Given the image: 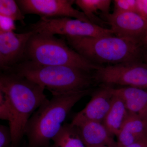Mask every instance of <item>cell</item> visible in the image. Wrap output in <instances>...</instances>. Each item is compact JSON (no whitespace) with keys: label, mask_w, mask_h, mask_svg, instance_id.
Masks as SVG:
<instances>
[{"label":"cell","mask_w":147,"mask_h":147,"mask_svg":"<svg viewBox=\"0 0 147 147\" xmlns=\"http://www.w3.org/2000/svg\"><path fill=\"white\" fill-rule=\"evenodd\" d=\"M44 90L35 82L13 71L1 72L0 91L8 96L13 110V120L9 125L12 134V147H18L25 135L29 119L48 100Z\"/></svg>","instance_id":"1"},{"label":"cell","mask_w":147,"mask_h":147,"mask_svg":"<svg viewBox=\"0 0 147 147\" xmlns=\"http://www.w3.org/2000/svg\"><path fill=\"white\" fill-rule=\"evenodd\" d=\"M92 89L53 96L32 115L27 122L25 135L28 147H49L58 134L74 106L92 92Z\"/></svg>","instance_id":"2"},{"label":"cell","mask_w":147,"mask_h":147,"mask_svg":"<svg viewBox=\"0 0 147 147\" xmlns=\"http://www.w3.org/2000/svg\"><path fill=\"white\" fill-rule=\"evenodd\" d=\"M63 37L70 47L95 64L142 62L147 50L142 42L113 35Z\"/></svg>","instance_id":"3"},{"label":"cell","mask_w":147,"mask_h":147,"mask_svg":"<svg viewBox=\"0 0 147 147\" xmlns=\"http://www.w3.org/2000/svg\"><path fill=\"white\" fill-rule=\"evenodd\" d=\"M7 71L35 82L53 96L90 89L95 82L91 72L67 66L41 65L28 61Z\"/></svg>","instance_id":"4"},{"label":"cell","mask_w":147,"mask_h":147,"mask_svg":"<svg viewBox=\"0 0 147 147\" xmlns=\"http://www.w3.org/2000/svg\"><path fill=\"white\" fill-rule=\"evenodd\" d=\"M24 61L41 65L67 66L89 72L100 67L74 50L64 40L34 32L27 44Z\"/></svg>","instance_id":"5"},{"label":"cell","mask_w":147,"mask_h":147,"mask_svg":"<svg viewBox=\"0 0 147 147\" xmlns=\"http://www.w3.org/2000/svg\"><path fill=\"white\" fill-rule=\"evenodd\" d=\"M30 29V31L36 33L63 36L100 37L114 35L110 29L67 17L40 18L39 21L31 25Z\"/></svg>","instance_id":"6"},{"label":"cell","mask_w":147,"mask_h":147,"mask_svg":"<svg viewBox=\"0 0 147 147\" xmlns=\"http://www.w3.org/2000/svg\"><path fill=\"white\" fill-rule=\"evenodd\" d=\"M95 82L147 90V65L142 62L100 66L94 74Z\"/></svg>","instance_id":"7"},{"label":"cell","mask_w":147,"mask_h":147,"mask_svg":"<svg viewBox=\"0 0 147 147\" xmlns=\"http://www.w3.org/2000/svg\"><path fill=\"white\" fill-rule=\"evenodd\" d=\"M24 15L35 14L40 18L67 17L91 22L82 11L73 7L74 0H17ZM92 23V22H91Z\"/></svg>","instance_id":"8"},{"label":"cell","mask_w":147,"mask_h":147,"mask_svg":"<svg viewBox=\"0 0 147 147\" xmlns=\"http://www.w3.org/2000/svg\"><path fill=\"white\" fill-rule=\"evenodd\" d=\"M14 29L0 28V67L2 71L10 69L25 59L28 42L34 32L17 33Z\"/></svg>","instance_id":"9"},{"label":"cell","mask_w":147,"mask_h":147,"mask_svg":"<svg viewBox=\"0 0 147 147\" xmlns=\"http://www.w3.org/2000/svg\"><path fill=\"white\" fill-rule=\"evenodd\" d=\"M102 16L116 36L142 43L147 32V20L138 13L131 11L113 12Z\"/></svg>","instance_id":"10"},{"label":"cell","mask_w":147,"mask_h":147,"mask_svg":"<svg viewBox=\"0 0 147 147\" xmlns=\"http://www.w3.org/2000/svg\"><path fill=\"white\" fill-rule=\"evenodd\" d=\"M112 89L105 86L92 93L89 102L74 116L72 121L88 120L103 123L114 99Z\"/></svg>","instance_id":"11"},{"label":"cell","mask_w":147,"mask_h":147,"mask_svg":"<svg viewBox=\"0 0 147 147\" xmlns=\"http://www.w3.org/2000/svg\"><path fill=\"white\" fill-rule=\"evenodd\" d=\"M71 124L77 129L86 147H117V142L102 123L81 120L72 121Z\"/></svg>","instance_id":"12"},{"label":"cell","mask_w":147,"mask_h":147,"mask_svg":"<svg viewBox=\"0 0 147 147\" xmlns=\"http://www.w3.org/2000/svg\"><path fill=\"white\" fill-rule=\"evenodd\" d=\"M114 95L123 102L130 114L147 119V90L132 87L112 88Z\"/></svg>","instance_id":"13"},{"label":"cell","mask_w":147,"mask_h":147,"mask_svg":"<svg viewBox=\"0 0 147 147\" xmlns=\"http://www.w3.org/2000/svg\"><path fill=\"white\" fill-rule=\"evenodd\" d=\"M147 134V119L129 113L128 118L117 136V147H126Z\"/></svg>","instance_id":"14"},{"label":"cell","mask_w":147,"mask_h":147,"mask_svg":"<svg viewBox=\"0 0 147 147\" xmlns=\"http://www.w3.org/2000/svg\"><path fill=\"white\" fill-rule=\"evenodd\" d=\"M129 115V113L123 102L114 95L111 108L102 123L111 135L117 137Z\"/></svg>","instance_id":"15"},{"label":"cell","mask_w":147,"mask_h":147,"mask_svg":"<svg viewBox=\"0 0 147 147\" xmlns=\"http://www.w3.org/2000/svg\"><path fill=\"white\" fill-rule=\"evenodd\" d=\"M53 147H86L75 126L64 123L60 131L53 139Z\"/></svg>","instance_id":"16"},{"label":"cell","mask_w":147,"mask_h":147,"mask_svg":"<svg viewBox=\"0 0 147 147\" xmlns=\"http://www.w3.org/2000/svg\"><path fill=\"white\" fill-rule=\"evenodd\" d=\"M111 1L110 0H76L75 3L92 23L97 24L102 21L96 16V13L98 11H101L102 15L109 13Z\"/></svg>","instance_id":"17"},{"label":"cell","mask_w":147,"mask_h":147,"mask_svg":"<svg viewBox=\"0 0 147 147\" xmlns=\"http://www.w3.org/2000/svg\"><path fill=\"white\" fill-rule=\"evenodd\" d=\"M0 16L12 21H19L24 24L25 15L14 0H0Z\"/></svg>","instance_id":"18"},{"label":"cell","mask_w":147,"mask_h":147,"mask_svg":"<svg viewBox=\"0 0 147 147\" xmlns=\"http://www.w3.org/2000/svg\"><path fill=\"white\" fill-rule=\"evenodd\" d=\"M13 112L10 100L5 93L0 91V118L8 121L9 126L13 120Z\"/></svg>","instance_id":"19"},{"label":"cell","mask_w":147,"mask_h":147,"mask_svg":"<svg viewBox=\"0 0 147 147\" xmlns=\"http://www.w3.org/2000/svg\"><path fill=\"white\" fill-rule=\"evenodd\" d=\"M137 0H115L114 1L115 13L136 12Z\"/></svg>","instance_id":"20"},{"label":"cell","mask_w":147,"mask_h":147,"mask_svg":"<svg viewBox=\"0 0 147 147\" xmlns=\"http://www.w3.org/2000/svg\"><path fill=\"white\" fill-rule=\"evenodd\" d=\"M12 137L9 126L0 125V147H12Z\"/></svg>","instance_id":"21"},{"label":"cell","mask_w":147,"mask_h":147,"mask_svg":"<svg viewBox=\"0 0 147 147\" xmlns=\"http://www.w3.org/2000/svg\"><path fill=\"white\" fill-rule=\"evenodd\" d=\"M136 13L147 20V0H137Z\"/></svg>","instance_id":"22"},{"label":"cell","mask_w":147,"mask_h":147,"mask_svg":"<svg viewBox=\"0 0 147 147\" xmlns=\"http://www.w3.org/2000/svg\"><path fill=\"white\" fill-rule=\"evenodd\" d=\"M126 147H147V134L139 141Z\"/></svg>","instance_id":"23"},{"label":"cell","mask_w":147,"mask_h":147,"mask_svg":"<svg viewBox=\"0 0 147 147\" xmlns=\"http://www.w3.org/2000/svg\"><path fill=\"white\" fill-rule=\"evenodd\" d=\"M142 43L144 46L147 49V32L142 40Z\"/></svg>","instance_id":"24"},{"label":"cell","mask_w":147,"mask_h":147,"mask_svg":"<svg viewBox=\"0 0 147 147\" xmlns=\"http://www.w3.org/2000/svg\"><path fill=\"white\" fill-rule=\"evenodd\" d=\"M144 60H145V61H146V63H146L147 65V49L146 51V53H145Z\"/></svg>","instance_id":"25"},{"label":"cell","mask_w":147,"mask_h":147,"mask_svg":"<svg viewBox=\"0 0 147 147\" xmlns=\"http://www.w3.org/2000/svg\"><path fill=\"white\" fill-rule=\"evenodd\" d=\"M112 147L107 146H100V147Z\"/></svg>","instance_id":"26"}]
</instances>
